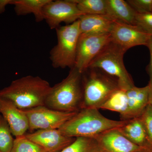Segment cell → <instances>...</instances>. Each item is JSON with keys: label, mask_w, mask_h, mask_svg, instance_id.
<instances>
[{"label": "cell", "mask_w": 152, "mask_h": 152, "mask_svg": "<svg viewBox=\"0 0 152 152\" xmlns=\"http://www.w3.org/2000/svg\"><path fill=\"white\" fill-rule=\"evenodd\" d=\"M51 88L48 82L39 76H26L0 90V97L11 101L20 110H28L45 106Z\"/></svg>", "instance_id": "6da1fadb"}, {"label": "cell", "mask_w": 152, "mask_h": 152, "mask_svg": "<svg viewBox=\"0 0 152 152\" xmlns=\"http://www.w3.org/2000/svg\"><path fill=\"white\" fill-rule=\"evenodd\" d=\"M128 121L107 118L95 108H83L78 112L58 129L71 137L94 138L104 132L122 126Z\"/></svg>", "instance_id": "7a4b0ae2"}, {"label": "cell", "mask_w": 152, "mask_h": 152, "mask_svg": "<svg viewBox=\"0 0 152 152\" xmlns=\"http://www.w3.org/2000/svg\"><path fill=\"white\" fill-rule=\"evenodd\" d=\"M83 101V74L73 67L65 78L51 87L45 106L60 111L78 112Z\"/></svg>", "instance_id": "3957f363"}, {"label": "cell", "mask_w": 152, "mask_h": 152, "mask_svg": "<svg viewBox=\"0 0 152 152\" xmlns=\"http://www.w3.org/2000/svg\"><path fill=\"white\" fill-rule=\"evenodd\" d=\"M82 74L83 90L82 109H100L115 92L121 89L116 79L100 69L88 68Z\"/></svg>", "instance_id": "277c9868"}, {"label": "cell", "mask_w": 152, "mask_h": 152, "mask_svg": "<svg viewBox=\"0 0 152 152\" xmlns=\"http://www.w3.org/2000/svg\"><path fill=\"white\" fill-rule=\"evenodd\" d=\"M126 52L111 41L93 60L88 68H97L114 77L121 89L126 91L135 86L124 64L123 58Z\"/></svg>", "instance_id": "5b68a950"}, {"label": "cell", "mask_w": 152, "mask_h": 152, "mask_svg": "<svg viewBox=\"0 0 152 152\" xmlns=\"http://www.w3.org/2000/svg\"><path fill=\"white\" fill-rule=\"evenodd\" d=\"M57 45L50 52V60L55 68L75 66L77 47L81 34L79 20L56 29Z\"/></svg>", "instance_id": "8992f818"}, {"label": "cell", "mask_w": 152, "mask_h": 152, "mask_svg": "<svg viewBox=\"0 0 152 152\" xmlns=\"http://www.w3.org/2000/svg\"><path fill=\"white\" fill-rule=\"evenodd\" d=\"M23 110L28 121V130L31 132L39 130L60 129L77 113L60 111L45 106Z\"/></svg>", "instance_id": "52a82bcc"}, {"label": "cell", "mask_w": 152, "mask_h": 152, "mask_svg": "<svg viewBox=\"0 0 152 152\" xmlns=\"http://www.w3.org/2000/svg\"><path fill=\"white\" fill-rule=\"evenodd\" d=\"M111 41L110 34L101 35L81 34L77 47L75 67L83 73L93 60Z\"/></svg>", "instance_id": "ba28073f"}, {"label": "cell", "mask_w": 152, "mask_h": 152, "mask_svg": "<svg viewBox=\"0 0 152 152\" xmlns=\"http://www.w3.org/2000/svg\"><path fill=\"white\" fill-rule=\"evenodd\" d=\"M43 13L51 29H56L62 23H72L85 15L79 10L75 0H50L44 7Z\"/></svg>", "instance_id": "9c48e42d"}, {"label": "cell", "mask_w": 152, "mask_h": 152, "mask_svg": "<svg viewBox=\"0 0 152 152\" xmlns=\"http://www.w3.org/2000/svg\"><path fill=\"white\" fill-rule=\"evenodd\" d=\"M110 34L112 42L126 51L133 47L147 46L152 36L136 25L117 21L114 23Z\"/></svg>", "instance_id": "30bf717a"}, {"label": "cell", "mask_w": 152, "mask_h": 152, "mask_svg": "<svg viewBox=\"0 0 152 152\" xmlns=\"http://www.w3.org/2000/svg\"><path fill=\"white\" fill-rule=\"evenodd\" d=\"M25 136L48 152H61L76 139L64 135L58 129L39 130Z\"/></svg>", "instance_id": "8fae6325"}, {"label": "cell", "mask_w": 152, "mask_h": 152, "mask_svg": "<svg viewBox=\"0 0 152 152\" xmlns=\"http://www.w3.org/2000/svg\"><path fill=\"white\" fill-rule=\"evenodd\" d=\"M99 152H139L146 147L133 143L117 130H109L94 138Z\"/></svg>", "instance_id": "7c38bea8"}, {"label": "cell", "mask_w": 152, "mask_h": 152, "mask_svg": "<svg viewBox=\"0 0 152 152\" xmlns=\"http://www.w3.org/2000/svg\"><path fill=\"white\" fill-rule=\"evenodd\" d=\"M0 113L10 126L15 137L25 135L29 129L27 117L23 110L11 101L0 97Z\"/></svg>", "instance_id": "4fadbf2b"}, {"label": "cell", "mask_w": 152, "mask_h": 152, "mask_svg": "<svg viewBox=\"0 0 152 152\" xmlns=\"http://www.w3.org/2000/svg\"><path fill=\"white\" fill-rule=\"evenodd\" d=\"M79 21L81 34L86 35L110 34L115 22L106 15H85Z\"/></svg>", "instance_id": "5bb4252c"}, {"label": "cell", "mask_w": 152, "mask_h": 152, "mask_svg": "<svg viewBox=\"0 0 152 152\" xmlns=\"http://www.w3.org/2000/svg\"><path fill=\"white\" fill-rule=\"evenodd\" d=\"M150 88L148 85L142 88L134 86L126 91L128 108L124 121L140 117L149 104Z\"/></svg>", "instance_id": "9a60e30c"}, {"label": "cell", "mask_w": 152, "mask_h": 152, "mask_svg": "<svg viewBox=\"0 0 152 152\" xmlns=\"http://www.w3.org/2000/svg\"><path fill=\"white\" fill-rule=\"evenodd\" d=\"M117 130L130 141L142 147L151 146L145 129L140 117L128 121Z\"/></svg>", "instance_id": "2e32d148"}, {"label": "cell", "mask_w": 152, "mask_h": 152, "mask_svg": "<svg viewBox=\"0 0 152 152\" xmlns=\"http://www.w3.org/2000/svg\"><path fill=\"white\" fill-rule=\"evenodd\" d=\"M106 15L115 21L135 25L137 13L124 0H106Z\"/></svg>", "instance_id": "e0dca14e"}, {"label": "cell", "mask_w": 152, "mask_h": 152, "mask_svg": "<svg viewBox=\"0 0 152 152\" xmlns=\"http://www.w3.org/2000/svg\"><path fill=\"white\" fill-rule=\"evenodd\" d=\"M50 0H14L13 5L17 15H26L32 14L36 22L44 20L43 10L44 7Z\"/></svg>", "instance_id": "ac0fdd59"}, {"label": "cell", "mask_w": 152, "mask_h": 152, "mask_svg": "<svg viewBox=\"0 0 152 152\" xmlns=\"http://www.w3.org/2000/svg\"><path fill=\"white\" fill-rule=\"evenodd\" d=\"M128 108L126 91L119 89L115 92L101 106L100 109L119 113L121 120L124 121Z\"/></svg>", "instance_id": "d6986e66"}, {"label": "cell", "mask_w": 152, "mask_h": 152, "mask_svg": "<svg viewBox=\"0 0 152 152\" xmlns=\"http://www.w3.org/2000/svg\"><path fill=\"white\" fill-rule=\"evenodd\" d=\"M84 15H106V0H75Z\"/></svg>", "instance_id": "ffe728a7"}, {"label": "cell", "mask_w": 152, "mask_h": 152, "mask_svg": "<svg viewBox=\"0 0 152 152\" xmlns=\"http://www.w3.org/2000/svg\"><path fill=\"white\" fill-rule=\"evenodd\" d=\"M61 152H99L97 144L94 138H76L70 145Z\"/></svg>", "instance_id": "44dd1931"}, {"label": "cell", "mask_w": 152, "mask_h": 152, "mask_svg": "<svg viewBox=\"0 0 152 152\" xmlns=\"http://www.w3.org/2000/svg\"><path fill=\"white\" fill-rule=\"evenodd\" d=\"M10 126L4 117L0 115V152H11L15 139Z\"/></svg>", "instance_id": "7402d4cb"}, {"label": "cell", "mask_w": 152, "mask_h": 152, "mask_svg": "<svg viewBox=\"0 0 152 152\" xmlns=\"http://www.w3.org/2000/svg\"><path fill=\"white\" fill-rule=\"evenodd\" d=\"M11 152H48L25 135L15 138Z\"/></svg>", "instance_id": "603a6c76"}, {"label": "cell", "mask_w": 152, "mask_h": 152, "mask_svg": "<svg viewBox=\"0 0 152 152\" xmlns=\"http://www.w3.org/2000/svg\"><path fill=\"white\" fill-rule=\"evenodd\" d=\"M135 25L152 36V12L136 13Z\"/></svg>", "instance_id": "cb8c5ba5"}, {"label": "cell", "mask_w": 152, "mask_h": 152, "mask_svg": "<svg viewBox=\"0 0 152 152\" xmlns=\"http://www.w3.org/2000/svg\"><path fill=\"white\" fill-rule=\"evenodd\" d=\"M140 117L145 129L150 142L152 145V106L149 104Z\"/></svg>", "instance_id": "d4e9b609"}, {"label": "cell", "mask_w": 152, "mask_h": 152, "mask_svg": "<svg viewBox=\"0 0 152 152\" xmlns=\"http://www.w3.org/2000/svg\"><path fill=\"white\" fill-rule=\"evenodd\" d=\"M126 1L137 13L152 12V0H128Z\"/></svg>", "instance_id": "484cf974"}, {"label": "cell", "mask_w": 152, "mask_h": 152, "mask_svg": "<svg viewBox=\"0 0 152 152\" xmlns=\"http://www.w3.org/2000/svg\"><path fill=\"white\" fill-rule=\"evenodd\" d=\"M150 51V61L149 64L147 67V72L149 77V82L148 85L150 88H152V36L148 42L147 46Z\"/></svg>", "instance_id": "4316f807"}, {"label": "cell", "mask_w": 152, "mask_h": 152, "mask_svg": "<svg viewBox=\"0 0 152 152\" xmlns=\"http://www.w3.org/2000/svg\"><path fill=\"white\" fill-rule=\"evenodd\" d=\"M14 0H0V14L5 12L8 5H13Z\"/></svg>", "instance_id": "83f0119b"}, {"label": "cell", "mask_w": 152, "mask_h": 152, "mask_svg": "<svg viewBox=\"0 0 152 152\" xmlns=\"http://www.w3.org/2000/svg\"><path fill=\"white\" fill-rule=\"evenodd\" d=\"M139 152H152V146L144 148Z\"/></svg>", "instance_id": "f1b7e54d"}, {"label": "cell", "mask_w": 152, "mask_h": 152, "mask_svg": "<svg viewBox=\"0 0 152 152\" xmlns=\"http://www.w3.org/2000/svg\"><path fill=\"white\" fill-rule=\"evenodd\" d=\"M149 104L152 106V88H150L149 97Z\"/></svg>", "instance_id": "f546056e"}]
</instances>
